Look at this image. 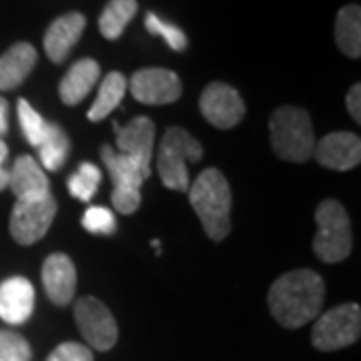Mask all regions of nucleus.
I'll use <instances>...</instances> for the list:
<instances>
[{
    "instance_id": "f257e3e1",
    "label": "nucleus",
    "mask_w": 361,
    "mask_h": 361,
    "mask_svg": "<svg viewBox=\"0 0 361 361\" xmlns=\"http://www.w3.org/2000/svg\"><path fill=\"white\" fill-rule=\"evenodd\" d=\"M325 283L322 275L311 269L287 271L269 287L271 315L285 329H299L313 322L323 307Z\"/></svg>"
},
{
    "instance_id": "f03ea898",
    "label": "nucleus",
    "mask_w": 361,
    "mask_h": 361,
    "mask_svg": "<svg viewBox=\"0 0 361 361\" xmlns=\"http://www.w3.org/2000/svg\"><path fill=\"white\" fill-rule=\"evenodd\" d=\"M189 201L207 237L223 241L231 231V187L219 169L209 167L189 185Z\"/></svg>"
},
{
    "instance_id": "7ed1b4c3",
    "label": "nucleus",
    "mask_w": 361,
    "mask_h": 361,
    "mask_svg": "<svg viewBox=\"0 0 361 361\" xmlns=\"http://www.w3.org/2000/svg\"><path fill=\"white\" fill-rule=\"evenodd\" d=\"M271 149L289 163H305L313 157L315 130L307 111L299 106H279L269 118Z\"/></svg>"
},
{
    "instance_id": "20e7f679",
    "label": "nucleus",
    "mask_w": 361,
    "mask_h": 361,
    "mask_svg": "<svg viewBox=\"0 0 361 361\" xmlns=\"http://www.w3.org/2000/svg\"><path fill=\"white\" fill-rule=\"evenodd\" d=\"M203 157V145L195 139L189 130L180 127H171L165 133L159 155L157 171L163 185L173 191H189V163H197Z\"/></svg>"
},
{
    "instance_id": "39448f33",
    "label": "nucleus",
    "mask_w": 361,
    "mask_h": 361,
    "mask_svg": "<svg viewBox=\"0 0 361 361\" xmlns=\"http://www.w3.org/2000/svg\"><path fill=\"white\" fill-rule=\"evenodd\" d=\"M317 233L313 251L323 263H341L351 253V221L345 207L336 199H325L315 209Z\"/></svg>"
},
{
    "instance_id": "423d86ee",
    "label": "nucleus",
    "mask_w": 361,
    "mask_h": 361,
    "mask_svg": "<svg viewBox=\"0 0 361 361\" xmlns=\"http://www.w3.org/2000/svg\"><path fill=\"white\" fill-rule=\"evenodd\" d=\"M361 334V310L357 303H343L325 311L311 329V343L319 351H337L353 345Z\"/></svg>"
},
{
    "instance_id": "0eeeda50",
    "label": "nucleus",
    "mask_w": 361,
    "mask_h": 361,
    "mask_svg": "<svg viewBox=\"0 0 361 361\" xmlns=\"http://www.w3.org/2000/svg\"><path fill=\"white\" fill-rule=\"evenodd\" d=\"M75 322L80 336L97 351H109L116 345L118 327L115 317L101 299L82 297L75 305Z\"/></svg>"
},
{
    "instance_id": "6e6552de",
    "label": "nucleus",
    "mask_w": 361,
    "mask_h": 361,
    "mask_svg": "<svg viewBox=\"0 0 361 361\" xmlns=\"http://www.w3.org/2000/svg\"><path fill=\"white\" fill-rule=\"evenodd\" d=\"M54 197H42L35 201H16L11 213V235L20 245H32L40 241L56 217Z\"/></svg>"
},
{
    "instance_id": "1a4fd4ad",
    "label": "nucleus",
    "mask_w": 361,
    "mask_h": 361,
    "mask_svg": "<svg viewBox=\"0 0 361 361\" xmlns=\"http://www.w3.org/2000/svg\"><path fill=\"white\" fill-rule=\"evenodd\" d=\"M201 115L209 125L217 129H233L237 127L245 116V103L237 89L225 82H211L207 85L201 99H199Z\"/></svg>"
},
{
    "instance_id": "9d476101",
    "label": "nucleus",
    "mask_w": 361,
    "mask_h": 361,
    "mask_svg": "<svg viewBox=\"0 0 361 361\" xmlns=\"http://www.w3.org/2000/svg\"><path fill=\"white\" fill-rule=\"evenodd\" d=\"M127 89L130 90L133 99L142 104L161 106L171 104L180 99V78L177 73L169 68H142L130 77Z\"/></svg>"
},
{
    "instance_id": "9b49d317",
    "label": "nucleus",
    "mask_w": 361,
    "mask_h": 361,
    "mask_svg": "<svg viewBox=\"0 0 361 361\" xmlns=\"http://www.w3.org/2000/svg\"><path fill=\"white\" fill-rule=\"evenodd\" d=\"M313 157L322 167L331 171L355 169L361 161V139L348 130L329 133L322 141L315 142Z\"/></svg>"
},
{
    "instance_id": "f8f14e48",
    "label": "nucleus",
    "mask_w": 361,
    "mask_h": 361,
    "mask_svg": "<svg viewBox=\"0 0 361 361\" xmlns=\"http://www.w3.org/2000/svg\"><path fill=\"white\" fill-rule=\"evenodd\" d=\"M116 130V151L135 159L145 169H151L155 149V123L149 116H135L129 125L121 127L113 123Z\"/></svg>"
},
{
    "instance_id": "ddd939ff",
    "label": "nucleus",
    "mask_w": 361,
    "mask_h": 361,
    "mask_svg": "<svg viewBox=\"0 0 361 361\" xmlns=\"http://www.w3.org/2000/svg\"><path fill=\"white\" fill-rule=\"evenodd\" d=\"M42 285L54 305L65 307L77 291V267L65 253H52L42 265Z\"/></svg>"
},
{
    "instance_id": "4468645a",
    "label": "nucleus",
    "mask_w": 361,
    "mask_h": 361,
    "mask_svg": "<svg viewBox=\"0 0 361 361\" xmlns=\"http://www.w3.org/2000/svg\"><path fill=\"white\" fill-rule=\"evenodd\" d=\"M87 26V16L80 13H66L54 18L44 35V52L54 65L65 63L73 47L77 44Z\"/></svg>"
},
{
    "instance_id": "2eb2a0df",
    "label": "nucleus",
    "mask_w": 361,
    "mask_h": 361,
    "mask_svg": "<svg viewBox=\"0 0 361 361\" xmlns=\"http://www.w3.org/2000/svg\"><path fill=\"white\" fill-rule=\"evenodd\" d=\"M35 311V287L26 277H8L0 283V319L23 325Z\"/></svg>"
},
{
    "instance_id": "dca6fc26",
    "label": "nucleus",
    "mask_w": 361,
    "mask_h": 361,
    "mask_svg": "<svg viewBox=\"0 0 361 361\" xmlns=\"http://www.w3.org/2000/svg\"><path fill=\"white\" fill-rule=\"evenodd\" d=\"M8 175V189L16 201H35L51 195V183L44 175V169L30 155L16 157Z\"/></svg>"
},
{
    "instance_id": "f3484780",
    "label": "nucleus",
    "mask_w": 361,
    "mask_h": 361,
    "mask_svg": "<svg viewBox=\"0 0 361 361\" xmlns=\"http://www.w3.org/2000/svg\"><path fill=\"white\" fill-rule=\"evenodd\" d=\"M101 157L111 180H113V189L118 191H141V185L151 177V169H145L141 163H137L135 159L123 155L115 151L113 147L104 145L101 149Z\"/></svg>"
},
{
    "instance_id": "a211bd4d",
    "label": "nucleus",
    "mask_w": 361,
    "mask_h": 361,
    "mask_svg": "<svg viewBox=\"0 0 361 361\" xmlns=\"http://www.w3.org/2000/svg\"><path fill=\"white\" fill-rule=\"evenodd\" d=\"M37 49L30 42H16L0 56V90L18 89L37 65Z\"/></svg>"
},
{
    "instance_id": "6ab92c4d",
    "label": "nucleus",
    "mask_w": 361,
    "mask_h": 361,
    "mask_svg": "<svg viewBox=\"0 0 361 361\" xmlns=\"http://www.w3.org/2000/svg\"><path fill=\"white\" fill-rule=\"evenodd\" d=\"M101 78V66L92 59H80L75 65L68 68L61 85H59V94L61 101L68 106L82 103L89 92L94 89V85Z\"/></svg>"
},
{
    "instance_id": "aec40b11",
    "label": "nucleus",
    "mask_w": 361,
    "mask_h": 361,
    "mask_svg": "<svg viewBox=\"0 0 361 361\" xmlns=\"http://www.w3.org/2000/svg\"><path fill=\"white\" fill-rule=\"evenodd\" d=\"M336 42L349 59L361 56V8L357 4H348L337 13Z\"/></svg>"
},
{
    "instance_id": "412c9836",
    "label": "nucleus",
    "mask_w": 361,
    "mask_h": 361,
    "mask_svg": "<svg viewBox=\"0 0 361 361\" xmlns=\"http://www.w3.org/2000/svg\"><path fill=\"white\" fill-rule=\"evenodd\" d=\"M127 85L129 80L125 78L123 73H109L106 77L103 78L101 87H99V94L94 99V103L89 109L87 113V118L90 123H99V121H104L106 116L111 115L115 111L116 106L121 104L125 92H127Z\"/></svg>"
},
{
    "instance_id": "4be33fe9",
    "label": "nucleus",
    "mask_w": 361,
    "mask_h": 361,
    "mask_svg": "<svg viewBox=\"0 0 361 361\" xmlns=\"http://www.w3.org/2000/svg\"><path fill=\"white\" fill-rule=\"evenodd\" d=\"M40 167L47 171H59L65 165L71 153V141L66 137L65 129L56 123H47V133L39 147Z\"/></svg>"
},
{
    "instance_id": "5701e85b",
    "label": "nucleus",
    "mask_w": 361,
    "mask_h": 361,
    "mask_svg": "<svg viewBox=\"0 0 361 361\" xmlns=\"http://www.w3.org/2000/svg\"><path fill=\"white\" fill-rule=\"evenodd\" d=\"M137 11H139L137 0H111L103 8L101 18H99L101 35L106 40L121 39L127 25L135 18Z\"/></svg>"
},
{
    "instance_id": "b1692460",
    "label": "nucleus",
    "mask_w": 361,
    "mask_h": 361,
    "mask_svg": "<svg viewBox=\"0 0 361 361\" xmlns=\"http://www.w3.org/2000/svg\"><path fill=\"white\" fill-rule=\"evenodd\" d=\"M101 179H103L101 169L89 163V161H85V163H80L77 173H73L68 177V193L82 203H89L92 195L97 193Z\"/></svg>"
},
{
    "instance_id": "393cba45",
    "label": "nucleus",
    "mask_w": 361,
    "mask_h": 361,
    "mask_svg": "<svg viewBox=\"0 0 361 361\" xmlns=\"http://www.w3.org/2000/svg\"><path fill=\"white\" fill-rule=\"evenodd\" d=\"M16 113H18V123H20V129L25 133L26 141L32 147H39L44 139V133H47V121L39 115V111L26 99L18 101Z\"/></svg>"
},
{
    "instance_id": "a878e982",
    "label": "nucleus",
    "mask_w": 361,
    "mask_h": 361,
    "mask_svg": "<svg viewBox=\"0 0 361 361\" xmlns=\"http://www.w3.org/2000/svg\"><path fill=\"white\" fill-rule=\"evenodd\" d=\"M145 28H147L151 35H155V37H163V39L167 40V44L173 51H185L187 44H189L187 35L180 30L179 26L171 25L167 20H163V18L157 16L155 13H147V16H145Z\"/></svg>"
},
{
    "instance_id": "bb28decb",
    "label": "nucleus",
    "mask_w": 361,
    "mask_h": 361,
    "mask_svg": "<svg viewBox=\"0 0 361 361\" xmlns=\"http://www.w3.org/2000/svg\"><path fill=\"white\" fill-rule=\"evenodd\" d=\"M32 351L25 337L0 329V361H30Z\"/></svg>"
},
{
    "instance_id": "cd10ccee",
    "label": "nucleus",
    "mask_w": 361,
    "mask_h": 361,
    "mask_svg": "<svg viewBox=\"0 0 361 361\" xmlns=\"http://www.w3.org/2000/svg\"><path fill=\"white\" fill-rule=\"evenodd\" d=\"M82 227L94 235H113L116 229L115 213L106 207H89L82 215Z\"/></svg>"
},
{
    "instance_id": "c85d7f7f",
    "label": "nucleus",
    "mask_w": 361,
    "mask_h": 361,
    "mask_svg": "<svg viewBox=\"0 0 361 361\" xmlns=\"http://www.w3.org/2000/svg\"><path fill=\"white\" fill-rule=\"evenodd\" d=\"M47 361H94V357L87 345L77 343V341H65L52 349Z\"/></svg>"
},
{
    "instance_id": "c756f323",
    "label": "nucleus",
    "mask_w": 361,
    "mask_h": 361,
    "mask_svg": "<svg viewBox=\"0 0 361 361\" xmlns=\"http://www.w3.org/2000/svg\"><path fill=\"white\" fill-rule=\"evenodd\" d=\"M345 106L351 118L360 125L361 123V85L355 82L351 89L348 90V99H345Z\"/></svg>"
},
{
    "instance_id": "7c9ffc66",
    "label": "nucleus",
    "mask_w": 361,
    "mask_h": 361,
    "mask_svg": "<svg viewBox=\"0 0 361 361\" xmlns=\"http://www.w3.org/2000/svg\"><path fill=\"white\" fill-rule=\"evenodd\" d=\"M6 159H8V147L0 139V191L8 189V169H6Z\"/></svg>"
},
{
    "instance_id": "2f4dec72",
    "label": "nucleus",
    "mask_w": 361,
    "mask_h": 361,
    "mask_svg": "<svg viewBox=\"0 0 361 361\" xmlns=\"http://www.w3.org/2000/svg\"><path fill=\"white\" fill-rule=\"evenodd\" d=\"M8 101L4 97H0V139L8 133Z\"/></svg>"
}]
</instances>
